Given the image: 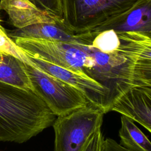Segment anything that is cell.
I'll return each mask as SVG.
<instances>
[{
    "label": "cell",
    "instance_id": "5bb4252c",
    "mask_svg": "<svg viewBox=\"0 0 151 151\" xmlns=\"http://www.w3.org/2000/svg\"><path fill=\"white\" fill-rule=\"evenodd\" d=\"M39 8L52 14L61 18L62 6L61 0H29Z\"/></svg>",
    "mask_w": 151,
    "mask_h": 151
},
{
    "label": "cell",
    "instance_id": "7c38bea8",
    "mask_svg": "<svg viewBox=\"0 0 151 151\" xmlns=\"http://www.w3.org/2000/svg\"><path fill=\"white\" fill-rule=\"evenodd\" d=\"M120 145L130 151H151V143L145 134L129 117L121 116L119 131Z\"/></svg>",
    "mask_w": 151,
    "mask_h": 151
},
{
    "label": "cell",
    "instance_id": "6da1fadb",
    "mask_svg": "<svg viewBox=\"0 0 151 151\" xmlns=\"http://www.w3.org/2000/svg\"><path fill=\"white\" fill-rule=\"evenodd\" d=\"M27 56L49 62L101 85L111 109L135 86H151L150 36L113 29L78 34L73 41L12 38Z\"/></svg>",
    "mask_w": 151,
    "mask_h": 151
},
{
    "label": "cell",
    "instance_id": "3957f363",
    "mask_svg": "<svg viewBox=\"0 0 151 151\" xmlns=\"http://www.w3.org/2000/svg\"><path fill=\"white\" fill-rule=\"evenodd\" d=\"M65 25L75 34L100 32L142 0H61Z\"/></svg>",
    "mask_w": 151,
    "mask_h": 151
},
{
    "label": "cell",
    "instance_id": "4fadbf2b",
    "mask_svg": "<svg viewBox=\"0 0 151 151\" xmlns=\"http://www.w3.org/2000/svg\"><path fill=\"white\" fill-rule=\"evenodd\" d=\"M0 51L18 58L23 63L31 65V63L24 51L5 32L0 25Z\"/></svg>",
    "mask_w": 151,
    "mask_h": 151
},
{
    "label": "cell",
    "instance_id": "8992f818",
    "mask_svg": "<svg viewBox=\"0 0 151 151\" xmlns=\"http://www.w3.org/2000/svg\"><path fill=\"white\" fill-rule=\"evenodd\" d=\"M28 58L32 66L76 87L84 94L90 103L100 108L104 114L111 111L108 91L101 85L60 66L41 59L31 57Z\"/></svg>",
    "mask_w": 151,
    "mask_h": 151
},
{
    "label": "cell",
    "instance_id": "ba28073f",
    "mask_svg": "<svg viewBox=\"0 0 151 151\" xmlns=\"http://www.w3.org/2000/svg\"><path fill=\"white\" fill-rule=\"evenodd\" d=\"M0 9L6 12L17 29L38 24H64L62 18L39 8L29 0H0Z\"/></svg>",
    "mask_w": 151,
    "mask_h": 151
},
{
    "label": "cell",
    "instance_id": "2e32d148",
    "mask_svg": "<svg viewBox=\"0 0 151 151\" xmlns=\"http://www.w3.org/2000/svg\"><path fill=\"white\" fill-rule=\"evenodd\" d=\"M100 151H130L111 138L103 139Z\"/></svg>",
    "mask_w": 151,
    "mask_h": 151
},
{
    "label": "cell",
    "instance_id": "9c48e42d",
    "mask_svg": "<svg viewBox=\"0 0 151 151\" xmlns=\"http://www.w3.org/2000/svg\"><path fill=\"white\" fill-rule=\"evenodd\" d=\"M108 29L137 32L150 36L151 0H142L130 12L107 27L104 30Z\"/></svg>",
    "mask_w": 151,
    "mask_h": 151
},
{
    "label": "cell",
    "instance_id": "52a82bcc",
    "mask_svg": "<svg viewBox=\"0 0 151 151\" xmlns=\"http://www.w3.org/2000/svg\"><path fill=\"white\" fill-rule=\"evenodd\" d=\"M118 112L151 132V86H135L123 94L112 106Z\"/></svg>",
    "mask_w": 151,
    "mask_h": 151
},
{
    "label": "cell",
    "instance_id": "7a4b0ae2",
    "mask_svg": "<svg viewBox=\"0 0 151 151\" xmlns=\"http://www.w3.org/2000/svg\"><path fill=\"white\" fill-rule=\"evenodd\" d=\"M55 115L32 90L0 81V141L22 143L52 124Z\"/></svg>",
    "mask_w": 151,
    "mask_h": 151
},
{
    "label": "cell",
    "instance_id": "8fae6325",
    "mask_svg": "<svg viewBox=\"0 0 151 151\" xmlns=\"http://www.w3.org/2000/svg\"><path fill=\"white\" fill-rule=\"evenodd\" d=\"M0 81L27 90H32L24 63L18 58L0 51Z\"/></svg>",
    "mask_w": 151,
    "mask_h": 151
},
{
    "label": "cell",
    "instance_id": "9a60e30c",
    "mask_svg": "<svg viewBox=\"0 0 151 151\" xmlns=\"http://www.w3.org/2000/svg\"><path fill=\"white\" fill-rule=\"evenodd\" d=\"M100 126L91 133L84 143L81 151H100L103 136Z\"/></svg>",
    "mask_w": 151,
    "mask_h": 151
},
{
    "label": "cell",
    "instance_id": "277c9868",
    "mask_svg": "<svg viewBox=\"0 0 151 151\" xmlns=\"http://www.w3.org/2000/svg\"><path fill=\"white\" fill-rule=\"evenodd\" d=\"M24 67L33 91L55 116L67 114L90 104L84 94L70 84L27 63H24Z\"/></svg>",
    "mask_w": 151,
    "mask_h": 151
},
{
    "label": "cell",
    "instance_id": "30bf717a",
    "mask_svg": "<svg viewBox=\"0 0 151 151\" xmlns=\"http://www.w3.org/2000/svg\"><path fill=\"white\" fill-rule=\"evenodd\" d=\"M8 36L11 38H42L58 41H73L77 38L75 34L64 24H38L12 31Z\"/></svg>",
    "mask_w": 151,
    "mask_h": 151
},
{
    "label": "cell",
    "instance_id": "5b68a950",
    "mask_svg": "<svg viewBox=\"0 0 151 151\" xmlns=\"http://www.w3.org/2000/svg\"><path fill=\"white\" fill-rule=\"evenodd\" d=\"M104 112L89 104L63 116L52 123L55 151H81L90 135L101 126Z\"/></svg>",
    "mask_w": 151,
    "mask_h": 151
}]
</instances>
